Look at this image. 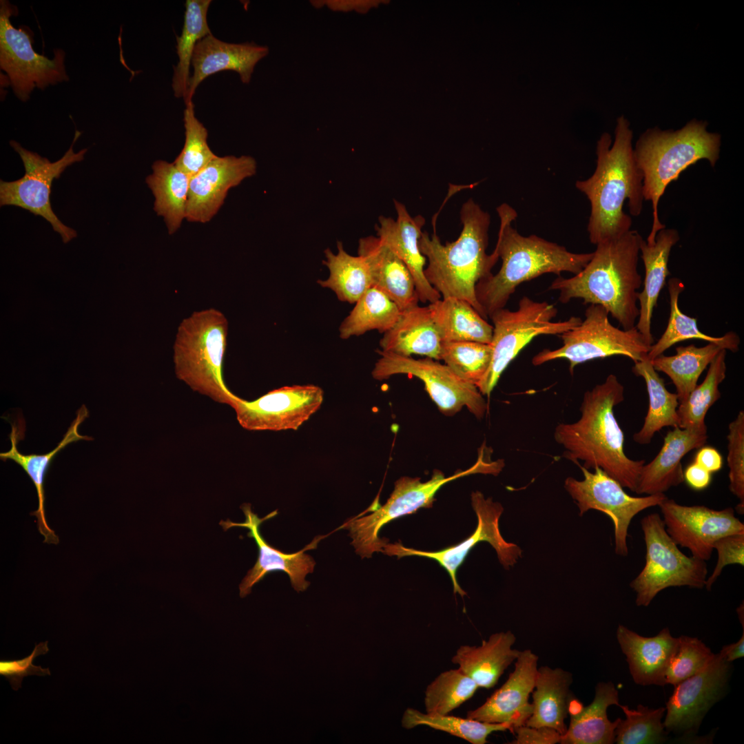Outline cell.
I'll return each instance as SVG.
<instances>
[{
    "label": "cell",
    "mask_w": 744,
    "mask_h": 744,
    "mask_svg": "<svg viewBox=\"0 0 744 744\" xmlns=\"http://www.w3.org/2000/svg\"><path fill=\"white\" fill-rule=\"evenodd\" d=\"M241 508L245 516L244 522L235 523L229 519L220 522L224 530L231 527L249 529L247 536L255 540L258 548V557L255 565L247 572L239 586L240 597L243 598L250 594L252 587L268 573L278 570L284 571L289 575L291 584L295 590L304 591L310 584L305 580V577L313 572L316 565L313 559L304 553L306 549L310 548L309 546L291 554H286L273 548L261 535L260 526L265 521L275 517L277 510L270 513L263 518H259L251 510L249 504H242Z\"/></svg>",
    "instance_id": "obj_22"
},
{
    "label": "cell",
    "mask_w": 744,
    "mask_h": 744,
    "mask_svg": "<svg viewBox=\"0 0 744 744\" xmlns=\"http://www.w3.org/2000/svg\"><path fill=\"white\" fill-rule=\"evenodd\" d=\"M641 238L637 231L630 229L597 244L579 273L570 278L559 276L548 289L558 291L561 303L580 298L583 304L605 308L623 329L634 327L639 316L637 290L643 284L638 271Z\"/></svg>",
    "instance_id": "obj_3"
},
{
    "label": "cell",
    "mask_w": 744,
    "mask_h": 744,
    "mask_svg": "<svg viewBox=\"0 0 744 744\" xmlns=\"http://www.w3.org/2000/svg\"><path fill=\"white\" fill-rule=\"evenodd\" d=\"M707 426L669 431L663 446L648 464L643 466L635 489L638 495L662 494L684 481L682 458L690 451L702 447L707 440Z\"/></svg>",
    "instance_id": "obj_26"
},
{
    "label": "cell",
    "mask_w": 744,
    "mask_h": 744,
    "mask_svg": "<svg viewBox=\"0 0 744 744\" xmlns=\"http://www.w3.org/2000/svg\"><path fill=\"white\" fill-rule=\"evenodd\" d=\"M442 340L428 306L418 303L401 311L396 323L384 333L381 351L411 356L421 355L440 360Z\"/></svg>",
    "instance_id": "obj_31"
},
{
    "label": "cell",
    "mask_w": 744,
    "mask_h": 744,
    "mask_svg": "<svg viewBox=\"0 0 744 744\" xmlns=\"http://www.w3.org/2000/svg\"><path fill=\"white\" fill-rule=\"evenodd\" d=\"M48 644V641L35 644L32 653L21 659L0 661V675L8 680L14 690L21 688L23 679L25 676L50 675L49 668H43L40 665L33 664V661L36 657L49 652Z\"/></svg>",
    "instance_id": "obj_50"
},
{
    "label": "cell",
    "mask_w": 744,
    "mask_h": 744,
    "mask_svg": "<svg viewBox=\"0 0 744 744\" xmlns=\"http://www.w3.org/2000/svg\"><path fill=\"white\" fill-rule=\"evenodd\" d=\"M617 639L637 684L665 685V673L677 650L678 637H674L668 628L662 629L656 636L647 637L619 625Z\"/></svg>",
    "instance_id": "obj_27"
},
{
    "label": "cell",
    "mask_w": 744,
    "mask_h": 744,
    "mask_svg": "<svg viewBox=\"0 0 744 744\" xmlns=\"http://www.w3.org/2000/svg\"><path fill=\"white\" fill-rule=\"evenodd\" d=\"M572 674L562 668L545 665L537 669L533 693V712L525 725L549 727L563 735L567 726Z\"/></svg>",
    "instance_id": "obj_33"
},
{
    "label": "cell",
    "mask_w": 744,
    "mask_h": 744,
    "mask_svg": "<svg viewBox=\"0 0 744 744\" xmlns=\"http://www.w3.org/2000/svg\"><path fill=\"white\" fill-rule=\"evenodd\" d=\"M625 719H617L614 743L617 744H659L668 738L662 719L665 707L650 708L638 705L636 709L619 704Z\"/></svg>",
    "instance_id": "obj_44"
},
{
    "label": "cell",
    "mask_w": 744,
    "mask_h": 744,
    "mask_svg": "<svg viewBox=\"0 0 744 744\" xmlns=\"http://www.w3.org/2000/svg\"><path fill=\"white\" fill-rule=\"evenodd\" d=\"M614 134L612 146L610 134H601L594 173L575 183L590 204L587 230L590 242L596 245L630 230L632 219L623 210L626 200L632 216L640 215L643 208V175L634 160L632 131L623 116L617 118Z\"/></svg>",
    "instance_id": "obj_1"
},
{
    "label": "cell",
    "mask_w": 744,
    "mask_h": 744,
    "mask_svg": "<svg viewBox=\"0 0 744 744\" xmlns=\"http://www.w3.org/2000/svg\"><path fill=\"white\" fill-rule=\"evenodd\" d=\"M515 738L512 744H555L560 743L561 734L549 727H530L526 725L514 729Z\"/></svg>",
    "instance_id": "obj_52"
},
{
    "label": "cell",
    "mask_w": 744,
    "mask_h": 744,
    "mask_svg": "<svg viewBox=\"0 0 744 744\" xmlns=\"http://www.w3.org/2000/svg\"><path fill=\"white\" fill-rule=\"evenodd\" d=\"M268 53L267 46L254 43H227L212 34L205 37L198 42L193 53L194 72L184 97L185 103L192 101L195 91L202 81L218 72H236L242 83H249L256 65Z\"/></svg>",
    "instance_id": "obj_24"
},
{
    "label": "cell",
    "mask_w": 744,
    "mask_h": 744,
    "mask_svg": "<svg viewBox=\"0 0 744 744\" xmlns=\"http://www.w3.org/2000/svg\"><path fill=\"white\" fill-rule=\"evenodd\" d=\"M728 662L741 659L744 656V629L741 637L735 643L725 645L719 652Z\"/></svg>",
    "instance_id": "obj_55"
},
{
    "label": "cell",
    "mask_w": 744,
    "mask_h": 744,
    "mask_svg": "<svg viewBox=\"0 0 744 744\" xmlns=\"http://www.w3.org/2000/svg\"><path fill=\"white\" fill-rule=\"evenodd\" d=\"M685 287L681 280L672 278L668 281L670 313L667 327L661 338L653 343L647 354L650 360L661 355L672 345L690 339L703 340L719 344L725 350L736 353L741 340L734 331H728L721 337H713L701 332L697 326V318L683 313L679 307V298Z\"/></svg>",
    "instance_id": "obj_37"
},
{
    "label": "cell",
    "mask_w": 744,
    "mask_h": 744,
    "mask_svg": "<svg viewBox=\"0 0 744 744\" xmlns=\"http://www.w3.org/2000/svg\"><path fill=\"white\" fill-rule=\"evenodd\" d=\"M460 218L462 229L454 242L443 245L435 233L430 236L422 232L420 249L428 261L424 276L442 298L464 300L486 320L476 298L475 286L492 274L499 258L495 251L486 253L490 217L470 198L462 205Z\"/></svg>",
    "instance_id": "obj_5"
},
{
    "label": "cell",
    "mask_w": 744,
    "mask_h": 744,
    "mask_svg": "<svg viewBox=\"0 0 744 744\" xmlns=\"http://www.w3.org/2000/svg\"><path fill=\"white\" fill-rule=\"evenodd\" d=\"M659 506L666 531L675 544L705 561L710 559L719 539L744 533V524L731 507L714 510L705 506H684L668 497Z\"/></svg>",
    "instance_id": "obj_19"
},
{
    "label": "cell",
    "mask_w": 744,
    "mask_h": 744,
    "mask_svg": "<svg viewBox=\"0 0 744 744\" xmlns=\"http://www.w3.org/2000/svg\"><path fill=\"white\" fill-rule=\"evenodd\" d=\"M727 350L722 349L709 364L706 376L692 390L688 398L677 408L679 427L699 428L706 426L705 415L710 408L721 397L719 386L726 376Z\"/></svg>",
    "instance_id": "obj_43"
},
{
    "label": "cell",
    "mask_w": 744,
    "mask_h": 744,
    "mask_svg": "<svg viewBox=\"0 0 744 744\" xmlns=\"http://www.w3.org/2000/svg\"><path fill=\"white\" fill-rule=\"evenodd\" d=\"M397 219L380 216L375 225L378 237L391 249L405 263L413 278L419 301L432 303L441 298L440 293L424 276L426 257L421 253L419 242L425 220L420 216L412 217L406 207L394 200Z\"/></svg>",
    "instance_id": "obj_25"
},
{
    "label": "cell",
    "mask_w": 744,
    "mask_h": 744,
    "mask_svg": "<svg viewBox=\"0 0 744 744\" xmlns=\"http://www.w3.org/2000/svg\"><path fill=\"white\" fill-rule=\"evenodd\" d=\"M358 252L368 265L372 287L385 293L401 310L418 303L410 270L378 236L360 238Z\"/></svg>",
    "instance_id": "obj_28"
},
{
    "label": "cell",
    "mask_w": 744,
    "mask_h": 744,
    "mask_svg": "<svg viewBox=\"0 0 744 744\" xmlns=\"http://www.w3.org/2000/svg\"><path fill=\"white\" fill-rule=\"evenodd\" d=\"M624 400V387L614 374L585 392L581 416L573 423L559 424L555 441L565 448L564 457L583 462L585 468L599 467L623 488L635 491L645 460L629 458L624 451V435L614 408Z\"/></svg>",
    "instance_id": "obj_2"
},
{
    "label": "cell",
    "mask_w": 744,
    "mask_h": 744,
    "mask_svg": "<svg viewBox=\"0 0 744 744\" xmlns=\"http://www.w3.org/2000/svg\"><path fill=\"white\" fill-rule=\"evenodd\" d=\"M619 692L611 681L599 682L593 701L587 706L572 699L569 705L570 723L561 735V744H612L615 740L617 719L610 721L607 710L619 705Z\"/></svg>",
    "instance_id": "obj_29"
},
{
    "label": "cell",
    "mask_w": 744,
    "mask_h": 744,
    "mask_svg": "<svg viewBox=\"0 0 744 744\" xmlns=\"http://www.w3.org/2000/svg\"><path fill=\"white\" fill-rule=\"evenodd\" d=\"M707 125L705 121L692 119L675 131L655 127L643 132L636 143L634 156L643 175V199L651 201L653 211L648 244H653L657 234L665 228L659 218L658 205L668 185L701 159L715 166L721 135L707 132Z\"/></svg>",
    "instance_id": "obj_6"
},
{
    "label": "cell",
    "mask_w": 744,
    "mask_h": 744,
    "mask_svg": "<svg viewBox=\"0 0 744 744\" xmlns=\"http://www.w3.org/2000/svg\"><path fill=\"white\" fill-rule=\"evenodd\" d=\"M183 120L185 144L174 161V164L191 178L206 167L217 156L208 145L207 130L196 117L192 101L185 104Z\"/></svg>",
    "instance_id": "obj_47"
},
{
    "label": "cell",
    "mask_w": 744,
    "mask_h": 744,
    "mask_svg": "<svg viewBox=\"0 0 744 744\" xmlns=\"http://www.w3.org/2000/svg\"><path fill=\"white\" fill-rule=\"evenodd\" d=\"M665 676L666 684L676 685L703 669L714 654L696 637L682 635Z\"/></svg>",
    "instance_id": "obj_48"
},
{
    "label": "cell",
    "mask_w": 744,
    "mask_h": 744,
    "mask_svg": "<svg viewBox=\"0 0 744 744\" xmlns=\"http://www.w3.org/2000/svg\"><path fill=\"white\" fill-rule=\"evenodd\" d=\"M645 544V562L630 586L636 593L638 606H648L656 595L669 587L703 588L707 576L706 562L688 557L668 534L660 515L645 516L641 521Z\"/></svg>",
    "instance_id": "obj_9"
},
{
    "label": "cell",
    "mask_w": 744,
    "mask_h": 744,
    "mask_svg": "<svg viewBox=\"0 0 744 744\" xmlns=\"http://www.w3.org/2000/svg\"><path fill=\"white\" fill-rule=\"evenodd\" d=\"M81 134L77 130L75 132L70 148L60 159L54 162L25 149L16 141H10V146L22 160L25 174L21 178L13 181L0 180L1 207L13 205L43 217L50 223L54 231L60 234L64 243L76 238L77 233L64 225L52 210L50 203L52 185L54 180L59 178L68 167L84 159L87 149L78 152L73 149Z\"/></svg>",
    "instance_id": "obj_13"
},
{
    "label": "cell",
    "mask_w": 744,
    "mask_h": 744,
    "mask_svg": "<svg viewBox=\"0 0 744 744\" xmlns=\"http://www.w3.org/2000/svg\"><path fill=\"white\" fill-rule=\"evenodd\" d=\"M478 688L477 683L459 668L444 671L425 690L426 713L448 714L469 700Z\"/></svg>",
    "instance_id": "obj_45"
},
{
    "label": "cell",
    "mask_w": 744,
    "mask_h": 744,
    "mask_svg": "<svg viewBox=\"0 0 744 744\" xmlns=\"http://www.w3.org/2000/svg\"><path fill=\"white\" fill-rule=\"evenodd\" d=\"M694 462L712 473L721 470L723 466V458L716 448L704 446L696 454Z\"/></svg>",
    "instance_id": "obj_54"
},
{
    "label": "cell",
    "mask_w": 744,
    "mask_h": 744,
    "mask_svg": "<svg viewBox=\"0 0 744 744\" xmlns=\"http://www.w3.org/2000/svg\"><path fill=\"white\" fill-rule=\"evenodd\" d=\"M381 358L375 364L372 376L377 380L397 374H406L421 380L431 398L444 415L451 416L464 406L477 419H482L487 404L478 388L459 377L445 364L426 357L414 359L378 351Z\"/></svg>",
    "instance_id": "obj_14"
},
{
    "label": "cell",
    "mask_w": 744,
    "mask_h": 744,
    "mask_svg": "<svg viewBox=\"0 0 744 744\" xmlns=\"http://www.w3.org/2000/svg\"><path fill=\"white\" fill-rule=\"evenodd\" d=\"M538 656L531 650L520 651L514 670L505 683L466 717L490 723H506L514 729L525 725L533 712L528 699L535 688Z\"/></svg>",
    "instance_id": "obj_21"
},
{
    "label": "cell",
    "mask_w": 744,
    "mask_h": 744,
    "mask_svg": "<svg viewBox=\"0 0 744 744\" xmlns=\"http://www.w3.org/2000/svg\"><path fill=\"white\" fill-rule=\"evenodd\" d=\"M730 672L731 663L719 652L703 669L675 685L663 722L668 733L696 734L709 710L724 696Z\"/></svg>",
    "instance_id": "obj_18"
},
{
    "label": "cell",
    "mask_w": 744,
    "mask_h": 744,
    "mask_svg": "<svg viewBox=\"0 0 744 744\" xmlns=\"http://www.w3.org/2000/svg\"><path fill=\"white\" fill-rule=\"evenodd\" d=\"M323 390L316 385L285 386L253 401L235 396L230 406L249 431L298 430L320 408Z\"/></svg>",
    "instance_id": "obj_17"
},
{
    "label": "cell",
    "mask_w": 744,
    "mask_h": 744,
    "mask_svg": "<svg viewBox=\"0 0 744 744\" xmlns=\"http://www.w3.org/2000/svg\"><path fill=\"white\" fill-rule=\"evenodd\" d=\"M401 309L385 293L371 287L355 302L339 328L340 336L348 339L366 331L385 333L397 321Z\"/></svg>",
    "instance_id": "obj_41"
},
{
    "label": "cell",
    "mask_w": 744,
    "mask_h": 744,
    "mask_svg": "<svg viewBox=\"0 0 744 744\" xmlns=\"http://www.w3.org/2000/svg\"><path fill=\"white\" fill-rule=\"evenodd\" d=\"M718 554L716 566L707 578L705 587L711 589L712 584L721 575L724 567L730 564L744 565V533L732 534L719 539L714 545Z\"/></svg>",
    "instance_id": "obj_51"
},
{
    "label": "cell",
    "mask_w": 744,
    "mask_h": 744,
    "mask_svg": "<svg viewBox=\"0 0 744 744\" xmlns=\"http://www.w3.org/2000/svg\"><path fill=\"white\" fill-rule=\"evenodd\" d=\"M679 238V234L676 229L664 228L657 234L653 244H648L643 238L640 242L639 249L645 267V278L643 289L637 293L640 307L635 327L649 346L654 343L651 333L654 309L660 292L665 285L666 278L670 273L668 264L671 249Z\"/></svg>",
    "instance_id": "obj_30"
},
{
    "label": "cell",
    "mask_w": 744,
    "mask_h": 744,
    "mask_svg": "<svg viewBox=\"0 0 744 744\" xmlns=\"http://www.w3.org/2000/svg\"><path fill=\"white\" fill-rule=\"evenodd\" d=\"M729 467V488L740 502L736 510L740 514L744 511V412L739 411L736 417L729 424L727 436Z\"/></svg>",
    "instance_id": "obj_49"
},
{
    "label": "cell",
    "mask_w": 744,
    "mask_h": 744,
    "mask_svg": "<svg viewBox=\"0 0 744 744\" xmlns=\"http://www.w3.org/2000/svg\"><path fill=\"white\" fill-rule=\"evenodd\" d=\"M491 358L490 344L473 341L442 342L440 360L462 379L476 386L486 373Z\"/></svg>",
    "instance_id": "obj_46"
},
{
    "label": "cell",
    "mask_w": 744,
    "mask_h": 744,
    "mask_svg": "<svg viewBox=\"0 0 744 744\" xmlns=\"http://www.w3.org/2000/svg\"><path fill=\"white\" fill-rule=\"evenodd\" d=\"M683 477L687 484L696 490L706 488L711 482V473L694 462L686 468Z\"/></svg>",
    "instance_id": "obj_53"
},
{
    "label": "cell",
    "mask_w": 744,
    "mask_h": 744,
    "mask_svg": "<svg viewBox=\"0 0 744 744\" xmlns=\"http://www.w3.org/2000/svg\"><path fill=\"white\" fill-rule=\"evenodd\" d=\"M557 315V309L554 304L523 296L516 310L504 307L489 316L493 324L490 344L492 358L486 373L477 385L483 395H490L506 367L534 338L541 335H559L582 320L579 317L572 316L567 320L552 321Z\"/></svg>",
    "instance_id": "obj_8"
},
{
    "label": "cell",
    "mask_w": 744,
    "mask_h": 744,
    "mask_svg": "<svg viewBox=\"0 0 744 744\" xmlns=\"http://www.w3.org/2000/svg\"><path fill=\"white\" fill-rule=\"evenodd\" d=\"M471 504L477 517L475 530L466 539L457 545L439 551H424L404 546L400 542L387 543L382 552L398 559L406 556H420L434 559L448 573L453 583V592L460 596L466 595L459 586L456 574L471 550L481 541L488 542L495 550L501 564L508 569L521 557V550L516 544L507 542L500 533L499 519L504 508L491 497L485 498L479 491L471 493Z\"/></svg>",
    "instance_id": "obj_16"
},
{
    "label": "cell",
    "mask_w": 744,
    "mask_h": 744,
    "mask_svg": "<svg viewBox=\"0 0 744 744\" xmlns=\"http://www.w3.org/2000/svg\"><path fill=\"white\" fill-rule=\"evenodd\" d=\"M18 14L17 6L8 1H0V67L6 74L15 96L26 102L34 88L68 81L65 67V53L54 50L50 59L34 50L31 30L21 25L16 28L10 17Z\"/></svg>",
    "instance_id": "obj_12"
},
{
    "label": "cell",
    "mask_w": 744,
    "mask_h": 744,
    "mask_svg": "<svg viewBox=\"0 0 744 744\" xmlns=\"http://www.w3.org/2000/svg\"><path fill=\"white\" fill-rule=\"evenodd\" d=\"M228 322L210 308L193 313L180 324L174 344L177 378L194 391L230 405L235 397L223 378Z\"/></svg>",
    "instance_id": "obj_7"
},
{
    "label": "cell",
    "mask_w": 744,
    "mask_h": 744,
    "mask_svg": "<svg viewBox=\"0 0 744 744\" xmlns=\"http://www.w3.org/2000/svg\"><path fill=\"white\" fill-rule=\"evenodd\" d=\"M723 349L708 342L703 347L694 344L676 348V354H661L650 360L657 371L666 374L674 384L679 403L684 402L697 385L703 371Z\"/></svg>",
    "instance_id": "obj_38"
},
{
    "label": "cell",
    "mask_w": 744,
    "mask_h": 744,
    "mask_svg": "<svg viewBox=\"0 0 744 744\" xmlns=\"http://www.w3.org/2000/svg\"><path fill=\"white\" fill-rule=\"evenodd\" d=\"M500 228L494 251L502 260L496 274L481 280L475 294L487 318L504 308L516 288L546 273L561 276L562 272L579 273L592 257L593 252L574 253L557 243L536 235L524 236L511 225L517 216L509 205L497 208Z\"/></svg>",
    "instance_id": "obj_4"
},
{
    "label": "cell",
    "mask_w": 744,
    "mask_h": 744,
    "mask_svg": "<svg viewBox=\"0 0 744 744\" xmlns=\"http://www.w3.org/2000/svg\"><path fill=\"white\" fill-rule=\"evenodd\" d=\"M585 318L572 329L561 333L562 345L556 349H544L532 359L535 366L566 359L571 374L574 368L589 360L612 355H623L634 362L647 357L650 347L634 327L621 329L609 320V313L598 304H590Z\"/></svg>",
    "instance_id": "obj_11"
},
{
    "label": "cell",
    "mask_w": 744,
    "mask_h": 744,
    "mask_svg": "<svg viewBox=\"0 0 744 744\" xmlns=\"http://www.w3.org/2000/svg\"><path fill=\"white\" fill-rule=\"evenodd\" d=\"M428 306L442 342L473 341L490 344L493 325L467 301L446 298Z\"/></svg>",
    "instance_id": "obj_34"
},
{
    "label": "cell",
    "mask_w": 744,
    "mask_h": 744,
    "mask_svg": "<svg viewBox=\"0 0 744 744\" xmlns=\"http://www.w3.org/2000/svg\"><path fill=\"white\" fill-rule=\"evenodd\" d=\"M337 246L336 254L330 249L324 251L326 260L323 264L329 269V275L326 280H319L318 282L321 287L331 289L340 300L355 303L372 287L369 269L362 257L347 253L340 241Z\"/></svg>",
    "instance_id": "obj_39"
},
{
    "label": "cell",
    "mask_w": 744,
    "mask_h": 744,
    "mask_svg": "<svg viewBox=\"0 0 744 744\" xmlns=\"http://www.w3.org/2000/svg\"><path fill=\"white\" fill-rule=\"evenodd\" d=\"M88 417V409L85 404H82L76 411V417L64 434L63 439L52 451L45 454H23L19 451L17 444L19 441L24 439L25 431L24 419L23 417H19L17 421L11 423V431L9 434L11 442L10 450L0 453L1 460L6 462L11 459L19 465L35 486L38 507L31 515L37 518V526L40 534L44 537V543L57 544L59 542V537L48 526L45 517L44 490L45 476L56 455L68 445L80 440H93L92 437L82 435L79 433L81 424Z\"/></svg>",
    "instance_id": "obj_23"
},
{
    "label": "cell",
    "mask_w": 744,
    "mask_h": 744,
    "mask_svg": "<svg viewBox=\"0 0 744 744\" xmlns=\"http://www.w3.org/2000/svg\"><path fill=\"white\" fill-rule=\"evenodd\" d=\"M632 373L643 378L648 395L649 405L641 429L633 435L639 444L651 442L655 433L663 427H679L677 408L679 404L676 393L670 392L663 379L654 369L651 361L645 357L634 362Z\"/></svg>",
    "instance_id": "obj_36"
},
{
    "label": "cell",
    "mask_w": 744,
    "mask_h": 744,
    "mask_svg": "<svg viewBox=\"0 0 744 744\" xmlns=\"http://www.w3.org/2000/svg\"><path fill=\"white\" fill-rule=\"evenodd\" d=\"M497 472L496 462L489 463L479 458L471 468L459 471L448 477L437 469L426 482H422L419 477H402L395 482L394 490L383 506L371 514L349 520L343 528L349 530L351 544L356 553L362 558H370L373 552H382L384 546L388 543L386 539L379 537L380 530L384 525L421 508H431L435 501V494L445 484L470 474L495 475Z\"/></svg>",
    "instance_id": "obj_10"
},
{
    "label": "cell",
    "mask_w": 744,
    "mask_h": 744,
    "mask_svg": "<svg viewBox=\"0 0 744 744\" xmlns=\"http://www.w3.org/2000/svg\"><path fill=\"white\" fill-rule=\"evenodd\" d=\"M516 637L510 630L491 634L480 645H461L451 659L479 688L490 689L518 657L520 651L512 648Z\"/></svg>",
    "instance_id": "obj_32"
},
{
    "label": "cell",
    "mask_w": 744,
    "mask_h": 744,
    "mask_svg": "<svg viewBox=\"0 0 744 744\" xmlns=\"http://www.w3.org/2000/svg\"><path fill=\"white\" fill-rule=\"evenodd\" d=\"M256 172L251 156H217L191 177L185 218L190 222H209L224 203L230 188Z\"/></svg>",
    "instance_id": "obj_20"
},
{
    "label": "cell",
    "mask_w": 744,
    "mask_h": 744,
    "mask_svg": "<svg viewBox=\"0 0 744 744\" xmlns=\"http://www.w3.org/2000/svg\"><path fill=\"white\" fill-rule=\"evenodd\" d=\"M583 480L568 477L564 488L576 501L581 516L588 510L603 512L612 521L614 528L615 552L626 556L628 530L633 517L640 512L659 504L667 497L664 493L632 497L614 479L599 467L590 472L578 464Z\"/></svg>",
    "instance_id": "obj_15"
},
{
    "label": "cell",
    "mask_w": 744,
    "mask_h": 744,
    "mask_svg": "<svg viewBox=\"0 0 744 744\" xmlns=\"http://www.w3.org/2000/svg\"><path fill=\"white\" fill-rule=\"evenodd\" d=\"M210 0H187L181 34L176 37L178 61L174 68L172 89L176 98L185 96L192 59L198 42L211 34L207 23Z\"/></svg>",
    "instance_id": "obj_40"
},
{
    "label": "cell",
    "mask_w": 744,
    "mask_h": 744,
    "mask_svg": "<svg viewBox=\"0 0 744 744\" xmlns=\"http://www.w3.org/2000/svg\"><path fill=\"white\" fill-rule=\"evenodd\" d=\"M153 172L145 180L154 198V210L163 216L168 233L172 235L180 227L186 216L190 177L174 164L156 161Z\"/></svg>",
    "instance_id": "obj_35"
},
{
    "label": "cell",
    "mask_w": 744,
    "mask_h": 744,
    "mask_svg": "<svg viewBox=\"0 0 744 744\" xmlns=\"http://www.w3.org/2000/svg\"><path fill=\"white\" fill-rule=\"evenodd\" d=\"M401 722L402 726L406 730L425 725L472 744H485L488 736L495 732L509 730L513 732L510 725L506 723H490L449 714H429L411 707L404 712Z\"/></svg>",
    "instance_id": "obj_42"
}]
</instances>
